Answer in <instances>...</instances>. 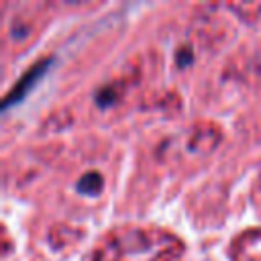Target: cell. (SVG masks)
Here are the masks:
<instances>
[{"instance_id": "1", "label": "cell", "mask_w": 261, "mask_h": 261, "mask_svg": "<svg viewBox=\"0 0 261 261\" xmlns=\"http://www.w3.org/2000/svg\"><path fill=\"white\" fill-rule=\"evenodd\" d=\"M49 63H51V59H45V61H41V63H37V65H33L22 77H20V82H16V86L12 88V92L4 98V108H8V106H12L14 102H18V100H22V96L27 94V90L31 88V86H35V82L45 73V69L49 67Z\"/></svg>"}, {"instance_id": "2", "label": "cell", "mask_w": 261, "mask_h": 261, "mask_svg": "<svg viewBox=\"0 0 261 261\" xmlns=\"http://www.w3.org/2000/svg\"><path fill=\"white\" fill-rule=\"evenodd\" d=\"M100 188H102V177H100L98 173H94V171L86 173V175L80 179V184H77V190L84 192V194H96Z\"/></svg>"}]
</instances>
